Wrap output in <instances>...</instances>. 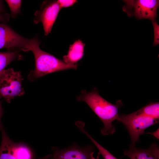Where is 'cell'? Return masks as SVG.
I'll return each instance as SVG.
<instances>
[{"label":"cell","instance_id":"obj_1","mask_svg":"<svg viewBox=\"0 0 159 159\" xmlns=\"http://www.w3.org/2000/svg\"><path fill=\"white\" fill-rule=\"evenodd\" d=\"M77 99L79 101L85 102L102 122L103 127L101 130L102 135L114 133L115 127L112 123L119 119L118 109L122 105L121 101L112 104L101 97L96 89L89 92L82 90Z\"/></svg>","mask_w":159,"mask_h":159},{"label":"cell","instance_id":"obj_2","mask_svg":"<svg viewBox=\"0 0 159 159\" xmlns=\"http://www.w3.org/2000/svg\"><path fill=\"white\" fill-rule=\"evenodd\" d=\"M40 42L37 37L30 48V51L33 53L35 61L34 69L28 76L31 81L48 74L69 69H76L78 64L65 63L50 54L45 52L39 47Z\"/></svg>","mask_w":159,"mask_h":159},{"label":"cell","instance_id":"obj_3","mask_svg":"<svg viewBox=\"0 0 159 159\" xmlns=\"http://www.w3.org/2000/svg\"><path fill=\"white\" fill-rule=\"evenodd\" d=\"M23 80L20 72L13 69H4L0 72V98L10 103L14 97L24 95L22 86Z\"/></svg>","mask_w":159,"mask_h":159},{"label":"cell","instance_id":"obj_4","mask_svg":"<svg viewBox=\"0 0 159 159\" xmlns=\"http://www.w3.org/2000/svg\"><path fill=\"white\" fill-rule=\"evenodd\" d=\"M125 4L122 8L129 17L134 16L139 19L155 20L159 6L158 0H123Z\"/></svg>","mask_w":159,"mask_h":159},{"label":"cell","instance_id":"obj_5","mask_svg":"<svg viewBox=\"0 0 159 159\" xmlns=\"http://www.w3.org/2000/svg\"><path fill=\"white\" fill-rule=\"evenodd\" d=\"M118 121L123 124L127 129L131 140L130 146H135L136 143L139 140L140 136L144 133L145 130L158 123L159 120L129 114L119 115Z\"/></svg>","mask_w":159,"mask_h":159},{"label":"cell","instance_id":"obj_6","mask_svg":"<svg viewBox=\"0 0 159 159\" xmlns=\"http://www.w3.org/2000/svg\"><path fill=\"white\" fill-rule=\"evenodd\" d=\"M34 40V38L29 39L21 36L6 24L0 23V49L29 51Z\"/></svg>","mask_w":159,"mask_h":159},{"label":"cell","instance_id":"obj_7","mask_svg":"<svg viewBox=\"0 0 159 159\" xmlns=\"http://www.w3.org/2000/svg\"><path fill=\"white\" fill-rule=\"evenodd\" d=\"M61 9L57 1H45L42 3L40 9L35 12L34 23L41 22L44 35L51 32L59 12Z\"/></svg>","mask_w":159,"mask_h":159},{"label":"cell","instance_id":"obj_8","mask_svg":"<svg viewBox=\"0 0 159 159\" xmlns=\"http://www.w3.org/2000/svg\"><path fill=\"white\" fill-rule=\"evenodd\" d=\"M94 149L93 146L76 144L63 149L54 147L52 148L53 154L47 155L45 159H91Z\"/></svg>","mask_w":159,"mask_h":159},{"label":"cell","instance_id":"obj_9","mask_svg":"<svg viewBox=\"0 0 159 159\" xmlns=\"http://www.w3.org/2000/svg\"><path fill=\"white\" fill-rule=\"evenodd\" d=\"M123 153L130 159H159V148L155 143L146 149L130 146L129 149L124 150Z\"/></svg>","mask_w":159,"mask_h":159},{"label":"cell","instance_id":"obj_10","mask_svg":"<svg viewBox=\"0 0 159 159\" xmlns=\"http://www.w3.org/2000/svg\"><path fill=\"white\" fill-rule=\"evenodd\" d=\"M85 44L80 39L76 40L70 45L67 55L63 57V61L66 63L76 64L83 57Z\"/></svg>","mask_w":159,"mask_h":159},{"label":"cell","instance_id":"obj_11","mask_svg":"<svg viewBox=\"0 0 159 159\" xmlns=\"http://www.w3.org/2000/svg\"><path fill=\"white\" fill-rule=\"evenodd\" d=\"M0 130L2 134L0 146V159H16L12 151L13 142L7 135L3 126Z\"/></svg>","mask_w":159,"mask_h":159},{"label":"cell","instance_id":"obj_12","mask_svg":"<svg viewBox=\"0 0 159 159\" xmlns=\"http://www.w3.org/2000/svg\"><path fill=\"white\" fill-rule=\"evenodd\" d=\"M130 114L132 116L147 117L159 120V103H150Z\"/></svg>","mask_w":159,"mask_h":159},{"label":"cell","instance_id":"obj_13","mask_svg":"<svg viewBox=\"0 0 159 159\" xmlns=\"http://www.w3.org/2000/svg\"><path fill=\"white\" fill-rule=\"evenodd\" d=\"M12 151L16 159H33L31 150L24 144L13 142Z\"/></svg>","mask_w":159,"mask_h":159},{"label":"cell","instance_id":"obj_14","mask_svg":"<svg viewBox=\"0 0 159 159\" xmlns=\"http://www.w3.org/2000/svg\"><path fill=\"white\" fill-rule=\"evenodd\" d=\"M21 58L22 57L18 51L0 52V72L4 69L12 61Z\"/></svg>","mask_w":159,"mask_h":159},{"label":"cell","instance_id":"obj_15","mask_svg":"<svg viewBox=\"0 0 159 159\" xmlns=\"http://www.w3.org/2000/svg\"><path fill=\"white\" fill-rule=\"evenodd\" d=\"M82 132L86 135L94 144L104 159H118L98 143L85 130H83Z\"/></svg>","mask_w":159,"mask_h":159},{"label":"cell","instance_id":"obj_16","mask_svg":"<svg viewBox=\"0 0 159 159\" xmlns=\"http://www.w3.org/2000/svg\"><path fill=\"white\" fill-rule=\"evenodd\" d=\"M5 1L9 6L11 16L15 17L20 12L21 0H6Z\"/></svg>","mask_w":159,"mask_h":159},{"label":"cell","instance_id":"obj_17","mask_svg":"<svg viewBox=\"0 0 159 159\" xmlns=\"http://www.w3.org/2000/svg\"><path fill=\"white\" fill-rule=\"evenodd\" d=\"M9 19V14L4 11L3 1L0 0V23L6 24L8 22Z\"/></svg>","mask_w":159,"mask_h":159},{"label":"cell","instance_id":"obj_18","mask_svg":"<svg viewBox=\"0 0 159 159\" xmlns=\"http://www.w3.org/2000/svg\"><path fill=\"white\" fill-rule=\"evenodd\" d=\"M154 34V39L153 45L155 46L159 43V25L157 24L155 20L152 21Z\"/></svg>","mask_w":159,"mask_h":159},{"label":"cell","instance_id":"obj_19","mask_svg":"<svg viewBox=\"0 0 159 159\" xmlns=\"http://www.w3.org/2000/svg\"><path fill=\"white\" fill-rule=\"evenodd\" d=\"M57 1L61 9L71 6L77 2L75 0H58Z\"/></svg>","mask_w":159,"mask_h":159},{"label":"cell","instance_id":"obj_20","mask_svg":"<svg viewBox=\"0 0 159 159\" xmlns=\"http://www.w3.org/2000/svg\"><path fill=\"white\" fill-rule=\"evenodd\" d=\"M147 133L151 134L157 139H159V129L158 128L155 131L152 132H148Z\"/></svg>","mask_w":159,"mask_h":159},{"label":"cell","instance_id":"obj_21","mask_svg":"<svg viewBox=\"0 0 159 159\" xmlns=\"http://www.w3.org/2000/svg\"><path fill=\"white\" fill-rule=\"evenodd\" d=\"M3 114V111L1 107V103L0 101V130L1 127L3 126L1 122V119Z\"/></svg>","mask_w":159,"mask_h":159},{"label":"cell","instance_id":"obj_22","mask_svg":"<svg viewBox=\"0 0 159 159\" xmlns=\"http://www.w3.org/2000/svg\"><path fill=\"white\" fill-rule=\"evenodd\" d=\"M91 159H98L95 158L94 157L93 154L92 155V156Z\"/></svg>","mask_w":159,"mask_h":159}]
</instances>
